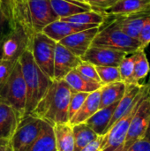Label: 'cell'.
I'll return each mask as SVG.
<instances>
[{
	"label": "cell",
	"mask_w": 150,
	"mask_h": 151,
	"mask_svg": "<svg viewBox=\"0 0 150 151\" xmlns=\"http://www.w3.org/2000/svg\"><path fill=\"white\" fill-rule=\"evenodd\" d=\"M72 90L65 80H53L45 96L30 115L54 127L56 124L69 123L68 109Z\"/></svg>",
	"instance_id": "6da1fadb"
},
{
	"label": "cell",
	"mask_w": 150,
	"mask_h": 151,
	"mask_svg": "<svg viewBox=\"0 0 150 151\" xmlns=\"http://www.w3.org/2000/svg\"><path fill=\"white\" fill-rule=\"evenodd\" d=\"M27 88L25 115H29L48 91L52 80L45 75L34 62L30 50H26L19 58Z\"/></svg>",
	"instance_id": "7a4b0ae2"
},
{
	"label": "cell",
	"mask_w": 150,
	"mask_h": 151,
	"mask_svg": "<svg viewBox=\"0 0 150 151\" xmlns=\"http://www.w3.org/2000/svg\"><path fill=\"white\" fill-rule=\"evenodd\" d=\"M91 46L109 48L124 51L127 54L143 50L139 40L130 37L120 29L115 18L108 24L103 22L99 27V31L94 38Z\"/></svg>",
	"instance_id": "3957f363"
},
{
	"label": "cell",
	"mask_w": 150,
	"mask_h": 151,
	"mask_svg": "<svg viewBox=\"0 0 150 151\" xmlns=\"http://www.w3.org/2000/svg\"><path fill=\"white\" fill-rule=\"evenodd\" d=\"M0 103L11 106L20 119L25 116L27 88L19 61L15 64L6 81L0 88Z\"/></svg>",
	"instance_id": "277c9868"
},
{
	"label": "cell",
	"mask_w": 150,
	"mask_h": 151,
	"mask_svg": "<svg viewBox=\"0 0 150 151\" xmlns=\"http://www.w3.org/2000/svg\"><path fill=\"white\" fill-rule=\"evenodd\" d=\"M149 83L143 84L141 86V89L140 95L136 102L128 110V111L120 119H118L110 128V130L103 135L101 151H118L122 148L125 142L132 119L134 116L135 112L137 111L141 102L143 101V99L149 93Z\"/></svg>",
	"instance_id": "5b68a950"
},
{
	"label": "cell",
	"mask_w": 150,
	"mask_h": 151,
	"mask_svg": "<svg viewBox=\"0 0 150 151\" xmlns=\"http://www.w3.org/2000/svg\"><path fill=\"white\" fill-rule=\"evenodd\" d=\"M57 42L42 32L34 35L31 52L33 58L42 72L54 80V57Z\"/></svg>",
	"instance_id": "8992f818"
},
{
	"label": "cell",
	"mask_w": 150,
	"mask_h": 151,
	"mask_svg": "<svg viewBox=\"0 0 150 151\" xmlns=\"http://www.w3.org/2000/svg\"><path fill=\"white\" fill-rule=\"evenodd\" d=\"M33 36L21 24H15L2 41V59L18 61L27 50H31Z\"/></svg>",
	"instance_id": "52a82bcc"
},
{
	"label": "cell",
	"mask_w": 150,
	"mask_h": 151,
	"mask_svg": "<svg viewBox=\"0 0 150 151\" xmlns=\"http://www.w3.org/2000/svg\"><path fill=\"white\" fill-rule=\"evenodd\" d=\"M42 120L32 115H25L9 142L10 151H27L36 140L42 129Z\"/></svg>",
	"instance_id": "ba28073f"
},
{
	"label": "cell",
	"mask_w": 150,
	"mask_h": 151,
	"mask_svg": "<svg viewBox=\"0 0 150 151\" xmlns=\"http://www.w3.org/2000/svg\"><path fill=\"white\" fill-rule=\"evenodd\" d=\"M150 88V87H149ZM150 122V88L132 119L130 127L122 148L118 151H126L133 143L143 138Z\"/></svg>",
	"instance_id": "9c48e42d"
},
{
	"label": "cell",
	"mask_w": 150,
	"mask_h": 151,
	"mask_svg": "<svg viewBox=\"0 0 150 151\" xmlns=\"http://www.w3.org/2000/svg\"><path fill=\"white\" fill-rule=\"evenodd\" d=\"M28 9L34 33L42 32L45 27L59 19L50 0H28Z\"/></svg>",
	"instance_id": "30bf717a"
},
{
	"label": "cell",
	"mask_w": 150,
	"mask_h": 151,
	"mask_svg": "<svg viewBox=\"0 0 150 151\" xmlns=\"http://www.w3.org/2000/svg\"><path fill=\"white\" fill-rule=\"evenodd\" d=\"M126 55L127 53L117 50L90 46L80 59L95 66H118Z\"/></svg>",
	"instance_id": "8fae6325"
},
{
	"label": "cell",
	"mask_w": 150,
	"mask_h": 151,
	"mask_svg": "<svg viewBox=\"0 0 150 151\" xmlns=\"http://www.w3.org/2000/svg\"><path fill=\"white\" fill-rule=\"evenodd\" d=\"M81 61L80 58L72 53L59 42H57L54 57V80H64Z\"/></svg>",
	"instance_id": "7c38bea8"
},
{
	"label": "cell",
	"mask_w": 150,
	"mask_h": 151,
	"mask_svg": "<svg viewBox=\"0 0 150 151\" xmlns=\"http://www.w3.org/2000/svg\"><path fill=\"white\" fill-rule=\"evenodd\" d=\"M98 31L99 27L82 30L65 37L58 42L77 57L81 58L91 46V43Z\"/></svg>",
	"instance_id": "4fadbf2b"
},
{
	"label": "cell",
	"mask_w": 150,
	"mask_h": 151,
	"mask_svg": "<svg viewBox=\"0 0 150 151\" xmlns=\"http://www.w3.org/2000/svg\"><path fill=\"white\" fill-rule=\"evenodd\" d=\"M100 27V25L95 24H89V25H81V24H76L72 23L68 21H64L61 19H58L57 21H54L42 29V33L45 34L47 36L54 40L56 42H60L65 37L71 35L74 33Z\"/></svg>",
	"instance_id": "5bb4252c"
},
{
	"label": "cell",
	"mask_w": 150,
	"mask_h": 151,
	"mask_svg": "<svg viewBox=\"0 0 150 151\" xmlns=\"http://www.w3.org/2000/svg\"><path fill=\"white\" fill-rule=\"evenodd\" d=\"M150 17V9L130 15L114 16L120 29L132 38L139 40L140 34Z\"/></svg>",
	"instance_id": "9a60e30c"
},
{
	"label": "cell",
	"mask_w": 150,
	"mask_h": 151,
	"mask_svg": "<svg viewBox=\"0 0 150 151\" xmlns=\"http://www.w3.org/2000/svg\"><path fill=\"white\" fill-rule=\"evenodd\" d=\"M20 119L9 105L0 103V144L8 145Z\"/></svg>",
	"instance_id": "2e32d148"
},
{
	"label": "cell",
	"mask_w": 150,
	"mask_h": 151,
	"mask_svg": "<svg viewBox=\"0 0 150 151\" xmlns=\"http://www.w3.org/2000/svg\"><path fill=\"white\" fill-rule=\"evenodd\" d=\"M150 9V0H118L101 12L106 16L130 15Z\"/></svg>",
	"instance_id": "e0dca14e"
},
{
	"label": "cell",
	"mask_w": 150,
	"mask_h": 151,
	"mask_svg": "<svg viewBox=\"0 0 150 151\" xmlns=\"http://www.w3.org/2000/svg\"><path fill=\"white\" fill-rule=\"evenodd\" d=\"M142 85L138 84H126V91L123 96V97L119 100L114 113L111 117V119L106 128L105 134L110 130V128L118 120L120 119L127 111L128 110L133 106V104L136 102Z\"/></svg>",
	"instance_id": "ac0fdd59"
},
{
	"label": "cell",
	"mask_w": 150,
	"mask_h": 151,
	"mask_svg": "<svg viewBox=\"0 0 150 151\" xmlns=\"http://www.w3.org/2000/svg\"><path fill=\"white\" fill-rule=\"evenodd\" d=\"M100 107V88L88 94L80 110L69 120V124L73 126L80 123H84L87 119L92 117Z\"/></svg>",
	"instance_id": "d6986e66"
},
{
	"label": "cell",
	"mask_w": 150,
	"mask_h": 151,
	"mask_svg": "<svg viewBox=\"0 0 150 151\" xmlns=\"http://www.w3.org/2000/svg\"><path fill=\"white\" fill-rule=\"evenodd\" d=\"M118 102L107 106L103 109H99L92 117L85 121V123L97 134L104 135L106 128L111 119L114 111L118 105Z\"/></svg>",
	"instance_id": "ffe728a7"
},
{
	"label": "cell",
	"mask_w": 150,
	"mask_h": 151,
	"mask_svg": "<svg viewBox=\"0 0 150 151\" xmlns=\"http://www.w3.org/2000/svg\"><path fill=\"white\" fill-rule=\"evenodd\" d=\"M51 6L57 15L61 18H66L77 13L92 10V7L85 3L77 0H50Z\"/></svg>",
	"instance_id": "44dd1931"
},
{
	"label": "cell",
	"mask_w": 150,
	"mask_h": 151,
	"mask_svg": "<svg viewBox=\"0 0 150 151\" xmlns=\"http://www.w3.org/2000/svg\"><path fill=\"white\" fill-rule=\"evenodd\" d=\"M65 81L70 87L72 92H86L91 93L98 90L103 86L101 83L89 80L81 75L76 69L72 70L65 77Z\"/></svg>",
	"instance_id": "7402d4cb"
},
{
	"label": "cell",
	"mask_w": 150,
	"mask_h": 151,
	"mask_svg": "<svg viewBox=\"0 0 150 151\" xmlns=\"http://www.w3.org/2000/svg\"><path fill=\"white\" fill-rule=\"evenodd\" d=\"M126 84L123 81H117L103 85L100 88V107L99 109L110 106L123 97Z\"/></svg>",
	"instance_id": "603a6c76"
},
{
	"label": "cell",
	"mask_w": 150,
	"mask_h": 151,
	"mask_svg": "<svg viewBox=\"0 0 150 151\" xmlns=\"http://www.w3.org/2000/svg\"><path fill=\"white\" fill-rule=\"evenodd\" d=\"M57 151L74 150V138L72 125L69 123L56 124L53 127Z\"/></svg>",
	"instance_id": "cb8c5ba5"
},
{
	"label": "cell",
	"mask_w": 150,
	"mask_h": 151,
	"mask_svg": "<svg viewBox=\"0 0 150 151\" xmlns=\"http://www.w3.org/2000/svg\"><path fill=\"white\" fill-rule=\"evenodd\" d=\"M27 151H57L53 127L42 121L40 134Z\"/></svg>",
	"instance_id": "d4e9b609"
},
{
	"label": "cell",
	"mask_w": 150,
	"mask_h": 151,
	"mask_svg": "<svg viewBox=\"0 0 150 151\" xmlns=\"http://www.w3.org/2000/svg\"><path fill=\"white\" fill-rule=\"evenodd\" d=\"M74 138V150L80 151L84 147L95 141L97 135L85 122L72 126Z\"/></svg>",
	"instance_id": "484cf974"
},
{
	"label": "cell",
	"mask_w": 150,
	"mask_h": 151,
	"mask_svg": "<svg viewBox=\"0 0 150 151\" xmlns=\"http://www.w3.org/2000/svg\"><path fill=\"white\" fill-rule=\"evenodd\" d=\"M107 17L108 16H106L103 12H100L95 10H90V11H86L80 13L74 14L72 16H69L66 18H61L59 19L72 22V23L81 24V25L95 24V25L101 26L106 20Z\"/></svg>",
	"instance_id": "4316f807"
},
{
	"label": "cell",
	"mask_w": 150,
	"mask_h": 151,
	"mask_svg": "<svg viewBox=\"0 0 150 151\" xmlns=\"http://www.w3.org/2000/svg\"><path fill=\"white\" fill-rule=\"evenodd\" d=\"M139 54V50L132 53L131 56H126L122 61L120 62L118 67L120 76H121V81L125 82L126 84H133V69H134V65L135 61L137 59Z\"/></svg>",
	"instance_id": "83f0119b"
},
{
	"label": "cell",
	"mask_w": 150,
	"mask_h": 151,
	"mask_svg": "<svg viewBox=\"0 0 150 151\" xmlns=\"http://www.w3.org/2000/svg\"><path fill=\"white\" fill-rule=\"evenodd\" d=\"M150 72V65L147 55L143 50H139L137 59L135 61L133 74V84H140V81L143 80Z\"/></svg>",
	"instance_id": "f1b7e54d"
},
{
	"label": "cell",
	"mask_w": 150,
	"mask_h": 151,
	"mask_svg": "<svg viewBox=\"0 0 150 151\" xmlns=\"http://www.w3.org/2000/svg\"><path fill=\"white\" fill-rule=\"evenodd\" d=\"M102 85L122 81L118 66H95Z\"/></svg>",
	"instance_id": "f546056e"
},
{
	"label": "cell",
	"mask_w": 150,
	"mask_h": 151,
	"mask_svg": "<svg viewBox=\"0 0 150 151\" xmlns=\"http://www.w3.org/2000/svg\"><path fill=\"white\" fill-rule=\"evenodd\" d=\"M18 11H19V23L27 30L31 36L34 37L35 34L32 27L30 15H29V9H28V3L26 0H16Z\"/></svg>",
	"instance_id": "4dcf8cb0"
},
{
	"label": "cell",
	"mask_w": 150,
	"mask_h": 151,
	"mask_svg": "<svg viewBox=\"0 0 150 151\" xmlns=\"http://www.w3.org/2000/svg\"><path fill=\"white\" fill-rule=\"evenodd\" d=\"M0 5L4 14L8 18L11 27L15 24H20L16 0H0Z\"/></svg>",
	"instance_id": "1f68e13d"
},
{
	"label": "cell",
	"mask_w": 150,
	"mask_h": 151,
	"mask_svg": "<svg viewBox=\"0 0 150 151\" xmlns=\"http://www.w3.org/2000/svg\"><path fill=\"white\" fill-rule=\"evenodd\" d=\"M88 94L89 93H86V92H72L70 102H69V109H68L69 120L82 106Z\"/></svg>",
	"instance_id": "d6a6232c"
},
{
	"label": "cell",
	"mask_w": 150,
	"mask_h": 151,
	"mask_svg": "<svg viewBox=\"0 0 150 151\" xmlns=\"http://www.w3.org/2000/svg\"><path fill=\"white\" fill-rule=\"evenodd\" d=\"M75 69L84 77H86L89 80H92L94 81L101 83L100 78H99L98 73L96 72V68L94 65H92L88 62L81 61Z\"/></svg>",
	"instance_id": "836d02e7"
},
{
	"label": "cell",
	"mask_w": 150,
	"mask_h": 151,
	"mask_svg": "<svg viewBox=\"0 0 150 151\" xmlns=\"http://www.w3.org/2000/svg\"><path fill=\"white\" fill-rule=\"evenodd\" d=\"M17 61H11V60H0V88L4 85V83L6 81L10 74L11 73L15 64Z\"/></svg>",
	"instance_id": "e575fe53"
},
{
	"label": "cell",
	"mask_w": 150,
	"mask_h": 151,
	"mask_svg": "<svg viewBox=\"0 0 150 151\" xmlns=\"http://www.w3.org/2000/svg\"><path fill=\"white\" fill-rule=\"evenodd\" d=\"M11 28V23L0 5V42L3 41V39L9 33Z\"/></svg>",
	"instance_id": "d590c367"
},
{
	"label": "cell",
	"mask_w": 150,
	"mask_h": 151,
	"mask_svg": "<svg viewBox=\"0 0 150 151\" xmlns=\"http://www.w3.org/2000/svg\"><path fill=\"white\" fill-rule=\"evenodd\" d=\"M139 41L141 43V47L143 50L146 49V47L150 43V17L147 22L145 23L140 36H139Z\"/></svg>",
	"instance_id": "8d00e7d4"
},
{
	"label": "cell",
	"mask_w": 150,
	"mask_h": 151,
	"mask_svg": "<svg viewBox=\"0 0 150 151\" xmlns=\"http://www.w3.org/2000/svg\"><path fill=\"white\" fill-rule=\"evenodd\" d=\"M126 151H150V142L141 139L133 143Z\"/></svg>",
	"instance_id": "74e56055"
},
{
	"label": "cell",
	"mask_w": 150,
	"mask_h": 151,
	"mask_svg": "<svg viewBox=\"0 0 150 151\" xmlns=\"http://www.w3.org/2000/svg\"><path fill=\"white\" fill-rule=\"evenodd\" d=\"M118 0H95L94 3L91 4L92 10L97 11V12H102L103 10L110 7Z\"/></svg>",
	"instance_id": "f35d334b"
},
{
	"label": "cell",
	"mask_w": 150,
	"mask_h": 151,
	"mask_svg": "<svg viewBox=\"0 0 150 151\" xmlns=\"http://www.w3.org/2000/svg\"><path fill=\"white\" fill-rule=\"evenodd\" d=\"M103 140V135H99L95 141L91 142L80 151H101Z\"/></svg>",
	"instance_id": "ab89813d"
},
{
	"label": "cell",
	"mask_w": 150,
	"mask_h": 151,
	"mask_svg": "<svg viewBox=\"0 0 150 151\" xmlns=\"http://www.w3.org/2000/svg\"><path fill=\"white\" fill-rule=\"evenodd\" d=\"M142 139L148 140V141L150 142V122L149 124V127H148L147 130H146V133H145V134H144V136H143Z\"/></svg>",
	"instance_id": "60d3db41"
},
{
	"label": "cell",
	"mask_w": 150,
	"mask_h": 151,
	"mask_svg": "<svg viewBox=\"0 0 150 151\" xmlns=\"http://www.w3.org/2000/svg\"><path fill=\"white\" fill-rule=\"evenodd\" d=\"M0 151H10L9 146L5 144H0Z\"/></svg>",
	"instance_id": "b9f144b4"
},
{
	"label": "cell",
	"mask_w": 150,
	"mask_h": 151,
	"mask_svg": "<svg viewBox=\"0 0 150 151\" xmlns=\"http://www.w3.org/2000/svg\"><path fill=\"white\" fill-rule=\"evenodd\" d=\"M94 1H95V0H84V2H85V3H87V4H88L90 6H91V4L94 3Z\"/></svg>",
	"instance_id": "7bdbcfd3"
},
{
	"label": "cell",
	"mask_w": 150,
	"mask_h": 151,
	"mask_svg": "<svg viewBox=\"0 0 150 151\" xmlns=\"http://www.w3.org/2000/svg\"><path fill=\"white\" fill-rule=\"evenodd\" d=\"M2 59V42H0V60Z\"/></svg>",
	"instance_id": "ee69618b"
},
{
	"label": "cell",
	"mask_w": 150,
	"mask_h": 151,
	"mask_svg": "<svg viewBox=\"0 0 150 151\" xmlns=\"http://www.w3.org/2000/svg\"><path fill=\"white\" fill-rule=\"evenodd\" d=\"M77 1H80V2H84V0H77Z\"/></svg>",
	"instance_id": "f6af8a7d"
},
{
	"label": "cell",
	"mask_w": 150,
	"mask_h": 151,
	"mask_svg": "<svg viewBox=\"0 0 150 151\" xmlns=\"http://www.w3.org/2000/svg\"><path fill=\"white\" fill-rule=\"evenodd\" d=\"M149 87H150V80H149Z\"/></svg>",
	"instance_id": "bcb514c9"
},
{
	"label": "cell",
	"mask_w": 150,
	"mask_h": 151,
	"mask_svg": "<svg viewBox=\"0 0 150 151\" xmlns=\"http://www.w3.org/2000/svg\"><path fill=\"white\" fill-rule=\"evenodd\" d=\"M26 1H27V3H28V0H26Z\"/></svg>",
	"instance_id": "7dc6e473"
}]
</instances>
